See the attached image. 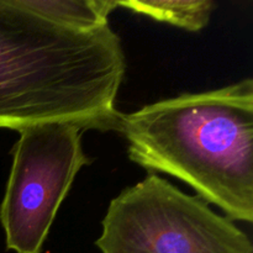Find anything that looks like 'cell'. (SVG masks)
I'll list each match as a JSON object with an SVG mask.
<instances>
[{
	"instance_id": "1",
	"label": "cell",
	"mask_w": 253,
	"mask_h": 253,
	"mask_svg": "<svg viewBox=\"0 0 253 253\" xmlns=\"http://www.w3.org/2000/svg\"><path fill=\"white\" fill-rule=\"evenodd\" d=\"M132 162L187 183L232 221H253V82L120 114Z\"/></svg>"
},
{
	"instance_id": "2",
	"label": "cell",
	"mask_w": 253,
	"mask_h": 253,
	"mask_svg": "<svg viewBox=\"0 0 253 253\" xmlns=\"http://www.w3.org/2000/svg\"><path fill=\"white\" fill-rule=\"evenodd\" d=\"M101 226V253H253L235 221L155 173L114 198Z\"/></svg>"
},
{
	"instance_id": "3",
	"label": "cell",
	"mask_w": 253,
	"mask_h": 253,
	"mask_svg": "<svg viewBox=\"0 0 253 253\" xmlns=\"http://www.w3.org/2000/svg\"><path fill=\"white\" fill-rule=\"evenodd\" d=\"M83 128L49 123L19 131L0 204L6 249L41 253L74 179L90 160L82 146Z\"/></svg>"
},
{
	"instance_id": "4",
	"label": "cell",
	"mask_w": 253,
	"mask_h": 253,
	"mask_svg": "<svg viewBox=\"0 0 253 253\" xmlns=\"http://www.w3.org/2000/svg\"><path fill=\"white\" fill-rule=\"evenodd\" d=\"M22 9L52 24L81 31L108 26L113 0H16Z\"/></svg>"
},
{
	"instance_id": "5",
	"label": "cell",
	"mask_w": 253,
	"mask_h": 253,
	"mask_svg": "<svg viewBox=\"0 0 253 253\" xmlns=\"http://www.w3.org/2000/svg\"><path fill=\"white\" fill-rule=\"evenodd\" d=\"M116 5L192 32L207 27L215 7L211 0H128Z\"/></svg>"
}]
</instances>
